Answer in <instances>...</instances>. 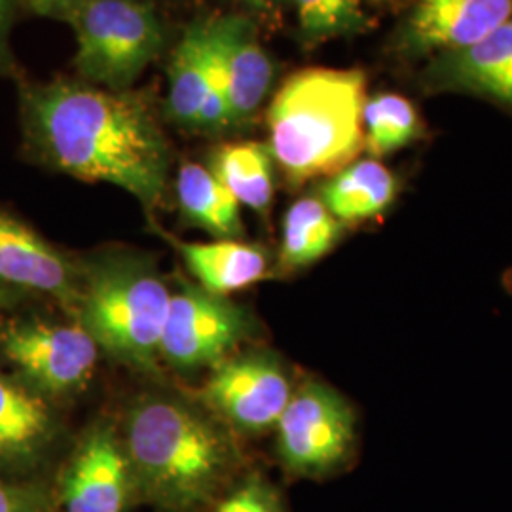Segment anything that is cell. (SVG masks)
<instances>
[{"label": "cell", "instance_id": "1", "mask_svg": "<svg viewBox=\"0 0 512 512\" xmlns=\"http://www.w3.org/2000/svg\"><path fill=\"white\" fill-rule=\"evenodd\" d=\"M19 112L25 147L40 164L114 184L147 209L164 200L169 147L147 93L67 78L23 82Z\"/></svg>", "mask_w": 512, "mask_h": 512}, {"label": "cell", "instance_id": "2", "mask_svg": "<svg viewBox=\"0 0 512 512\" xmlns=\"http://www.w3.org/2000/svg\"><path fill=\"white\" fill-rule=\"evenodd\" d=\"M122 442L135 492L164 512H198L215 503L238 463L232 440L215 423L164 395L131 406Z\"/></svg>", "mask_w": 512, "mask_h": 512}, {"label": "cell", "instance_id": "3", "mask_svg": "<svg viewBox=\"0 0 512 512\" xmlns=\"http://www.w3.org/2000/svg\"><path fill=\"white\" fill-rule=\"evenodd\" d=\"M366 76L310 67L291 74L268 109L270 152L291 186L332 177L365 150Z\"/></svg>", "mask_w": 512, "mask_h": 512}, {"label": "cell", "instance_id": "4", "mask_svg": "<svg viewBox=\"0 0 512 512\" xmlns=\"http://www.w3.org/2000/svg\"><path fill=\"white\" fill-rule=\"evenodd\" d=\"M171 293L145 256H99L84 264L78 323L99 349L141 372H158Z\"/></svg>", "mask_w": 512, "mask_h": 512}, {"label": "cell", "instance_id": "5", "mask_svg": "<svg viewBox=\"0 0 512 512\" xmlns=\"http://www.w3.org/2000/svg\"><path fill=\"white\" fill-rule=\"evenodd\" d=\"M69 23L78 80L107 90H129L165 44L162 21L143 0H86Z\"/></svg>", "mask_w": 512, "mask_h": 512}, {"label": "cell", "instance_id": "6", "mask_svg": "<svg viewBox=\"0 0 512 512\" xmlns=\"http://www.w3.org/2000/svg\"><path fill=\"white\" fill-rule=\"evenodd\" d=\"M274 431L283 469L300 478L338 473L357 446L355 410L342 393L319 380L294 387Z\"/></svg>", "mask_w": 512, "mask_h": 512}, {"label": "cell", "instance_id": "7", "mask_svg": "<svg viewBox=\"0 0 512 512\" xmlns=\"http://www.w3.org/2000/svg\"><path fill=\"white\" fill-rule=\"evenodd\" d=\"M0 353L21 382L44 395H71L92 380L99 346L80 323L16 319L0 329Z\"/></svg>", "mask_w": 512, "mask_h": 512}, {"label": "cell", "instance_id": "8", "mask_svg": "<svg viewBox=\"0 0 512 512\" xmlns=\"http://www.w3.org/2000/svg\"><path fill=\"white\" fill-rule=\"evenodd\" d=\"M287 366L270 351L226 357L203 385L202 401L241 433L272 431L291 401Z\"/></svg>", "mask_w": 512, "mask_h": 512}, {"label": "cell", "instance_id": "9", "mask_svg": "<svg viewBox=\"0 0 512 512\" xmlns=\"http://www.w3.org/2000/svg\"><path fill=\"white\" fill-rule=\"evenodd\" d=\"M251 319L226 296L183 287L171 294L160 355L177 370L217 366L247 338Z\"/></svg>", "mask_w": 512, "mask_h": 512}, {"label": "cell", "instance_id": "10", "mask_svg": "<svg viewBox=\"0 0 512 512\" xmlns=\"http://www.w3.org/2000/svg\"><path fill=\"white\" fill-rule=\"evenodd\" d=\"M137 495L122 437L97 425L69 459L57 492L61 512H126Z\"/></svg>", "mask_w": 512, "mask_h": 512}, {"label": "cell", "instance_id": "11", "mask_svg": "<svg viewBox=\"0 0 512 512\" xmlns=\"http://www.w3.org/2000/svg\"><path fill=\"white\" fill-rule=\"evenodd\" d=\"M82 266L37 230L0 211V283L19 294H44L76 311Z\"/></svg>", "mask_w": 512, "mask_h": 512}, {"label": "cell", "instance_id": "12", "mask_svg": "<svg viewBox=\"0 0 512 512\" xmlns=\"http://www.w3.org/2000/svg\"><path fill=\"white\" fill-rule=\"evenodd\" d=\"M512 18V0H416L404 50L414 55L452 54L490 37Z\"/></svg>", "mask_w": 512, "mask_h": 512}, {"label": "cell", "instance_id": "13", "mask_svg": "<svg viewBox=\"0 0 512 512\" xmlns=\"http://www.w3.org/2000/svg\"><path fill=\"white\" fill-rule=\"evenodd\" d=\"M220 27L232 129L249 124L258 114L272 90L275 67L272 57L260 44L253 19L224 16L220 18Z\"/></svg>", "mask_w": 512, "mask_h": 512}, {"label": "cell", "instance_id": "14", "mask_svg": "<svg viewBox=\"0 0 512 512\" xmlns=\"http://www.w3.org/2000/svg\"><path fill=\"white\" fill-rule=\"evenodd\" d=\"M55 435L57 423L46 399L0 372V465H35L50 450Z\"/></svg>", "mask_w": 512, "mask_h": 512}, {"label": "cell", "instance_id": "15", "mask_svg": "<svg viewBox=\"0 0 512 512\" xmlns=\"http://www.w3.org/2000/svg\"><path fill=\"white\" fill-rule=\"evenodd\" d=\"M431 74L444 88L512 107V18L475 46L439 55Z\"/></svg>", "mask_w": 512, "mask_h": 512}, {"label": "cell", "instance_id": "16", "mask_svg": "<svg viewBox=\"0 0 512 512\" xmlns=\"http://www.w3.org/2000/svg\"><path fill=\"white\" fill-rule=\"evenodd\" d=\"M179 249L186 268L203 291L226 296L243 291L270 274V255L255 243L239 239H217L211 243H190L171 239Z\"/></svg>", "mask_w": 512, "mask_h": 512}, {"label": "cell", "instance_id": "17", "mask_svg": "<svg viewBox=\"0 0 512 512\" xmlns=\"http://www.w3.org/2000/svg\"><path fill=\"white\" fill-rule=\"evenodd\" d=\"M217 38V18L194 21L179 40L169 63L165 114L171 122L194 129L209 86L211 57Z\"/></svg>", "mask_w": 512, "mask_h": 512}, {"label": "cell", "instance_id": "18", "mask_svg": "<svg viewBox=\"0 0 512 512\" xmlns=\"http://www.w3.org/2000/svg\"><path fill=\"white\" fill-rule=\"evenodd\" d=\"M401 190L397 175L380 160H355L319 188L321 202L346 228L378 219L395 203Z\"/></svg>", "mask_w": 512, "mask_h": 512}, {"label": "cell", "instance_id": "19", "mask_svg": "<svg viewBox=\"0 0 512 512\" xmlns=\"http://www.w3.org/2000/svg\"><path fill=\"white\" fill-rule=\"evenodd\" d=\"M346 226L336 219L319 196L300 198L287 209L281 232L277 268L296 274L329 255L340 243Z\"/></svg>", "mask_w": 512, "mask_h": 512}, {"label": "cell", "instance_id": "20", "mask_svg": "<svg viewBox=\"0 0 512 512\" xmlns=\"http://www.w3.org/2000/svg\"><path fill=\"white\" fill-rule=\"evenodd\" d=\"M177 202L184 219L217 239L243 236L239 202L205 165L186 162L177 175Z\"/></svg>", "mask_w": 512, "mask_h": 512}, {"label": "cell", "instance_id": "21", "mask_svg": "<svg viewBox=\"0 0 512 512\" xmlns=\"http://www.w3.org/2000/svg\"><path fill=\"white\" fill-rule=\"evenodd\" d=\"M209 169L239 205L266 215L274 203L275 162L268 145L258 141L226 143L211 154Z\"/></svg>", "mask_w": 512, "mask_h": 512}, {"label": "cell", "instance_id": "22", "mask_svg": "<svg viewBox=\"0 0 512 512\" xmlns=\"http://www.w3.org/2000/svg\"><path fill=\"white\" fill-rule=\"evenodd\" d=\"M363 126L365 150L374 160L410 147L423 135L418 110L397 93H380L366 99Z\"/></svg>", "mask_w": 512, "mask_h": 512}, {"label": "cell", "instance_id": "23", "mask_svg": "<svg viewBox=\"0 0 512 512\" xmlns=\"http://www.w3.org/2000/svg\"><path fill=\"white\" fill-rule=\"evenodd\" d=\"M293 4L298 37L304 46H319L334 38L368 31L372 21L365 0H289Z\"/></svg>", "mask_w": 512, "mask_h": 512}, {"label": "cell", "instance_id": "24", "mask_svg": "<svg viewBox=\"0 0 512 512\" xmlns=\"http://www.w3.org/2000/svg\"><path fill=\"white\" fill-rule=\"evenodd\" d=\"M211 512H285V507L268 480L249 475L219 497Z\"/></svg>", "mask_w": 512, "mask_h": 512}, {"label": "cell", "instance_id": "25", "mask_svg": "<svg viewBox=\"0 0 512 512\" xmlns=\"http://www.w3.org/2000/svg\"><path fill=\"white\" fill-rule=\"evenodd\" d=\"M0 512H52V501L35 484L0 480Z\"/></svg>", "mask_w": 512, "mask_h": 512}, {"label": "cell", "instance_id": "26", "mask_svg": "<svg viewBox=\"0 0 512 512\" xmlns=\"http://www.w3.org/2000/svg\"><path fill=\"white\" fill-rule=\"evenodd\" d=\"M16 0H0V76H16L18 65L10 46Z\"/></svg>", "mask_w": 512, "mask_h": 512}, {"label": "cell", "instance_id": "27", "mask_svg": "<svg viewBox=\"0 0 512 512\" xmlns=\"http://www.w3.org/2000/svg\"><path fill=\"white\" fill-rule=\"evenodd\" d=\"M27 10L42 18L69 21L86 0H19Z\"/></svg>", "mask_w": 512, "mask_h": 512}, {"label": "cell", "instance_id": "28", "mask_svg": "<svg viewBox=\"0 0 512 512\" xmlns=\"http://www.w3.org/2000/svg\"><path fill=\"white\" fill-rule=\"evenodd\" d=\"M230 2H236L239 6L247 8L249 12H256L260 16H274L283 0H230Z\"/></svg>", "mask_w": 512, "mask_h": 512}, {"label": "cell", "instance_id": "29", "mask_svg": "<svg viewBox=\"0 0 512 512\" xmlns=\"http://www.w3.org/2000/svg\"><path fill=\"white\" fill-rule=\"evenodd\" d=\"M19 298H21V294L12 291V289H8V287H4V285L0 283V311L10 308L12 304H16Z\"/></svg>", "mask_w": 512, "mask_h": 512}]
</instances>
